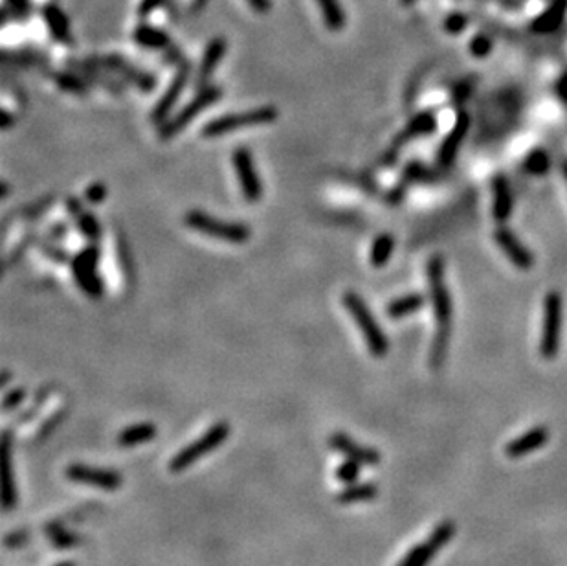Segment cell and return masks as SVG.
I'll list each match as a JSON object with an SVG mask.
<instances>
[{
    "label": "cell",
    "instance_id": "cell-1",
    "mask_svg": "<svg viewBox=\"0 0 567 566\" xmlns=\"http://www.w3.org/2000/svg\"><path fill=\"white\" fill-rule=\"evenodd\" d=\"M426 276H428V289H430L431 309H434L435 335L430 350V366L439 370L446 359V351L450 344V333H452V298L444 278V259L443 256L435 254L428 259L426 265Z\"/></svg>",
    "mask_w": 567,
    "mask_h": 566
},
{
    "label": "cell",
    "instance_id": "cell-2",
    "mask_svg": "<svg viewBox=\"0 0 567 566\" xmlns=\"http://www.w3.org/2000/svg\"><path fill=\"white\" fill-rule=\"evenodd\" d=\"M342 304L343 307L347 309V313L351 314V318L357 322L358 329H360L362 336H364V342H366L367 350L371 351L373 357L376 359H384L386 355L389 351V341L388 335L384 333V329L380 327L378 320L375 318L373 311L369 309V305L364 302L358 293L354 290H345L342 296Z\"/></svg>",
    "mask_w": 567,
    "mask_h": 566
},
{
    "label": "cell",
    "instance_id": "cell-3",
    "mask_svg": "<svg viewBox=\"0 0 567 566\" xmlns=\"http://www.w3.org/2000/svg\"><path fill=\"white\" fill-rule=\"evenodd\" d=\"M184 225L198 234L229 244H244L252 237V228L241 221H226L220 217L193 208L184 216Z\"/></svg>",
    "mask_w": 567,
    "mask_h": 566
},
{
    "label": "cell",
    "instance_id": "cell-4",
    "mask_svg": "<svg viewBox=\"0 0 567 566\" xmlns=\"http://www.w3.org/2000/svg\"><path fill=\"white\" fill-rule=\"evenodd\" d=\"M277 118H280V111L274 105H263L239 112H226V114H220L217 118H211L210 122L202 125L201 134L202 138L208 140L220 138V136H226V134L239 129H246V127L270 125L277 122Z\"/></svg>",
    "mask_w": 567,
    "mask_h": 566
},
{
    "label": "cell",
    "instance_id": "cell-5",
    "mask_svg": "<svg viewBox=\"0 0 567 566\" xmlns=\"http://www.w3.org/2000/svg\"><path fill=\"white\" fill-rule=\"evenodd\" d=\"M222 96H225V88L220 85L210 83L206 87L198 88L197 94L177 114L169 116V120H165L164 124L158 125V140L160 142H169L174 136H179L189 124L195 122L197 116H201L213 103L219 102Z\"/></svg>",
    "mask_w": 567,
    "mask_h": 566
},
{
    "label": "cell",
    "instance_id": "cell-6",
    "mask_svg": "<svg viewBox=\"0 0 567 566\" xmlns=\"http://www.w3.org/2000/svg\"><path fill=\"white\" fill-rule=\"evenodd\" d=\"M100 261L101 249L97 243H88L70 259V271L76 285L90 300H100L105 295V280L97 271Z\"/></svg>",
    "mask_w": 567,
    "mask_h": 566
},
{
    "label": "cell",
    "instance_id": "cell-7",
    "mask_svg": "<svg viewBox=\"0 0 567 566\" xmlns=\"http://www.w3.org/2000/svg\"><path fill=\"white\" fill-rule=\"evenodd\" d=\"M229 432H232V427H229V423H226V421H217L215 425H211L201 437H197L195 442H191L189 445L180 449V451L171 458L169 471L171 473H182V471H186L188 467H191L193 464H197L202 456L210 454V452H213L215 449H219V447L228 440Z\"/></svg>",
    "mask_w": 567,
    "mask_h": 566
},
{
    "label": "cell",
    "instance_id": "cell-8",
    "mask_svg": "<svg viewBox=\"0 0 567 566\" xmlns=\"http://www.w3.org/2000/svg\"><path fill=\"white\" fill-rule=\"evenodd\" d=\"M563 327V300L559 290L547 293L544 300V317H542L540 355L545 360H553L560 351Z\"/></svg>",
    "mask_w": 567,
    "mask_h": 566
},
{
    "label": "cell",
    "instance_id": "cell-9",
    "mask_svg": "<svg viewBox=\"0 0 567 566\" xmlns=\"http://www.w3.org/2000/svg\"><path fill=\"white\" fill-rule=\"evenodd\" d=\"M193 76V63L189 59H184L177 69H174V74L171 78L169 85L165 87L164 94L158 98L156 105L153 107L151 111V122L158 127V125L164 124L165 120H169L171 112L179 103L180 96L184 94L186 87L189 85Z\"/></svg>",
    "mask_w": 567,
    "mask_h": 566
},
{
    "label": "cell",
    "instance_id": "cell-10",
    "mask_svg": "<svg viewBox=\"0 0 567 566\" xmlns=\"http://www.w3.org/2000/svg\"><path fill=\"white\" fill-rule=\"evenodd\" d=\"M232 166H234L235 175H237L241 194H243L246 203H259L263 199V182L259 177V171L256 167L252 151L246 146H239L232 153Z\"/></svg>",
    "mask_w": 567,
    "mask_h": 566
},
{
    "label": "cell",
    "instance_id": "cell-11",
    "mask_svg": "<svg viewBox=\"0 0 567 566\" xmlns=\"http://www.w3.org/2000/svg\"><path fill=\"white\" fill-rule=\"evenodd\" d=\"M92 59L96 61L101 69L110 72V74H116L124 83L134 85V87L143 94L153 93L156 88V85H158V81H156V78L151 74V72H145V70L131 65L124 56H118V54H107V56H96L92 57Z\"/></svg>",
    "mask_w": 567,
    "mask_h": 566
},
{
    "label": "cell",
    "instance_id": "cell-12",
    "mask_svg": "<svg viewBox=\"0 0 567 566\" xmlns=\"http://www.w3.org/2000/svg\"><path fill=\"white\" fill-rule=\"evenodd\" d=\"M64 476L70 482L92 485V488L101 489V491H118L121 488V483H124V476H121L119 471L87 464H70L64 469Z\"/></svg>",
    "mask_w": 567,
    "mask_h": 566
},
{
    "label": "cell",
    "instance_id": "cell-13",
    "mask_svg": "<svg viewBox=\"0 0 567 566\" xmlns=\"http://www.w3.org/2000/svg\"><path fill=\"white\" fill-rule=\"evenodd\" d=\"M455 533V526L452 522H441L437 528L431 531V535L428 537V541H422V543L415 544V546L402 557V561L398 562L397 566H428L431 562L437 552H441L446 544H448L450 538L453 537Z\"/></svg>",
    "mask_w": 567,
    "mask_h": 566
},
{
    "label": "cell",
    "instance_id": "cell-14",
    "mask_svg": "<svg viewBox=\"0 0 567 566\" xmlns=\"http://www.w3.org/2000/svg\"><path fill=\"white\" fill-rule=\"evenodd\" d=\"M226 52H228V41L222 35H217V37L208 41L206 48L202 52L201 61H198L197 76H195V90L210 85L211 76L215 74V70L219 69V65L226 57Z\"/></svg>",
    "mask_w": 567,
    "mask_h": 566
},
{
    "label": "cell",
    "instance_id": "cell-15",
    "mask_svg": "<svg viewBox=\"0 0 567 566\" xmlns=\"http://www.w3.org/2000/svg\"><path fill=\"white\" fill-rule=\"evenodd\" d=\"M468 129H470V116L467 112H459L458 120H455L453 127L450 129V133L446 134V138L441 142V148L437 151V164L441 167L446 170L458 158L459 148H461L465 138H467Z\"/></svg>",
    "mask_w": 567,
    "mask_h": 566
},
{
    "label": "cell",
    "instance_id": "cell-16",
    "mask_svg": "<svg viewBox=\"0 0 567 566\" xmlns=\"http://www.w3.org/2000/svg\"><path fill=\"white\" fill-rule=\"evenodd\" d=\"M494 241L499 249L503 250V254L514 267L520 269V271H531L532 265H535V258L513 232L499 226L494 232Z\"/></svg>",
    "mask_w": 567,
    "mask_h": 566
},
{
    "label": "cell",
    "instance_id": "cell-17",
    "mask_svg": "<svg viewBox=\"0 0 567 566\" xmlns=\"http://www.w3.org/2000/svg\"><path fill=\"white\" fill-rule=\"evenodd\" d=\"M39 13H41L42 23H44L46 28H48L50 37L54 39L55 42H59V45H66V47H70L73 42V37L66 11H64L59 4H55V2H46L41 10H39Z\"/></svg>",
    "mask_w": 567,
    "mask_h": 566
},
{
    "label": "cell",
    "instance_id": "cell-18",
    "mask_svg": "<svg viewBox=\"0 0 567 566\" xmlns=\"http://www.w3.org/2000/svg\"><path fill=\"white\" fill-rule=\"evenodd\" d=\"M329 445L333 451L340 452L349 460H357L362 465H378L380 464V452L371 449V447H362L360 443L354 442L351 436L345 432H334L329 437Z\"/></svg>",
    "mask_w": 567,
    "mask_h": 566
},
{
    "label": "cell",
    "instance_id": "cell-19",
    "mask_svg": "<svg viewBox=\"0 0 567 566\" xmlns=\"http://www.w3.org/2000/svg\"><path fill=\"white\" fill-rule=\"evenodd\" d=\"M437 127V120H435V114L431 111H422L419 112L417 116H413L410 124L404 127L400 133L395 136L393 140V148L395 151H398V148H402L406 143L413 142L417 138H422V136H428L431 134Z\"/></svg>",
    "mask_w": 567,
    "mask_h": 566
},
{
    "label": "cell",
    "instance_id": "cell-20",
    "mask_svg": "<svg viewBox=\"0 0 567 566\" xmlns=\"http://www.w3.org/2000/svg\"><path fill=\"white\" fill-rule=\"evenodd\" d=\"M131 39L143 50L165 52L173 47V39L164 28L153 26L149 23H140L131 33Z\"/></svg>",
    "mask_w": 567,
    "mask_h": 566
},
{
    "label": "cell",
    "instance_id": "cell-21",
    "mask_svg": "<svg viewBox=\"0 0 567 566\" xmlns=\"http://www.w3.org/2000/svg\"><path fill=\"white\" fill-rule=\"evenodd\" d=\"M547 440H549L547 427H535L529 432L522 434V436L513 440V442H508L507 447H505V454L508 458H522V456L535 452L536 449L544 447L547 443Z\"/></svg>",
    "mask_w": 567,
    "mask_h": 566
},
{
    "label": "cell",
    "instance_id": "cell-22",
    "mask_svg": "<svg viewBox=\"0 0 567 566\" xmlns=\"http://www.w3.org/2000/svg\"><path fill=\"white\" fill-rule=\"evenodd\" d=\"M46 74L64 93L73 94V96L79 98L88 96V93H90V83L87 81V78L79 74V72H76V70H48Z\"/></svg>",
    "mask_w": 567,
    "mask_h": 566
},
{
    "label": "cell",
    "instance_id": "cell-23",
    "mask_svg": "<svg viewBox=\"0 0 567 566\" xmlns=\"http://www.w3.org/2000/svg\"><path fill=\"white\" fill-rule=\"evenodd\" d=\"M492 213L498 223L507 221L513 212V191L505 175H496L492 182Z\"/></svg>",
    "mask_w": 567,
    "mask_h": 566
},
{
    "label": "cell",
    "instance_id": "cell-24",
    "mask_svg": "<svg viewBox=\"0 0 567 566\" xmlns=\"http://www.w3.org/2000/svg\"><path fill=\"white\" fill-rule=\"evenodd\" d=\"M2 469H4V509L9 511L17 506V485L13 482V467H11V442L9 432L2 436Z\"/></svg>",
    "mask_w": 567,
    "mask_h": 566
},
{
    "label": "cell",
    "instance_id": "cell-25",
    "mask_svg": "<svg viewBox=\"0 0 567 566\" xmlns=\"http://www.w3.org/2000/svg\"><path fill=\"white\" fill-rule=\"evenodd\" d=\"M158 436V427L151 421H142V423H134L125 427L121 432L118 434V445L119 447H136L142 443L151 442Z\"/></svg>",
    "mask_w": 567,
    "mask_h": 566
},
{
    "label": "cell",
    "instance_id": "cell-26",
    "mask_svg": "<svg viewBox=\"0 0 567 566\" xmlns=\"http://www.w3.org/2000/svg\"><path fill=\"white\" fill-rule=\"evenodd\" d=\"M424 305V296L419 293H412V295H404L400 298L391 300L386 307V314L391 320H400V318L412 317V314L419 313Z\"/></svg>",
    "mask_w": 567,
    "mask_h": 566
},
{
    "label": "cell",
    "instance_id": "cell-27",
    "mask_svg": "<svg viewBox=\"0 0 567 566\" xmlns=\"http://www.w3.org/2000/svg\"><path fill=\"white\" fill-rule=\"evenodd\" d=\"M318 10L321 13V20L327 26L329 32L338 33L345 28L347 24V17L343 11V6L340 4V0H316Z\"/></svg>",
    "mask_w": 567,
    "mask_h": 566
},
{
    "label": "cell",
    "instance_id": "cell-28",
    "mask_svg": "<svg viewBox=\"0 0 567 566\" xmlns=\"http://www.w3.org/2000/svg\"><path fill=\"white\" fill-rule=\"evenodd\" d=\"M378 497V488L375 482H354L349 483L336 495L340 504H357V502H369Z\"/></svg>",
    "mask_w": 567,
    "mask_h": 566
},
{
    "label": "cell",
    "instance_id": "cell-29",
    "mask_svg": "<svg viewBox=\"0 0 567 566\" xmlns=\"http://www.w3.org/2000/svg\"><path fill=\"white\" fill-rule=\"evenodd\" d=\"M395 241L393 234L389 232H384V234H378L375 237V241L371 243V250H369V263L375 269H382L388 265V261L393 256L395 250Z\"/></svg>",
    "mask_w": 567,
    "mask_h": 566
},
{
    "label": "cell",
    "instance_id": "cell-30",
    "mask_svg": "<svg viewBox=\"0 0 567 566\" xmlns=\"http://www.w3.org/2000/svg\"><path fill=\"white\" fill-rule=\"evenodd\" d=\"M73 223L78 226L79 234H81L88 243H97V241L101 240L103 228H101V223L96 217V213H92L90 210H85V208H83L81 212L73 217Z\"/></svg>",
    "mask_w": 567,
    "mask_h": 566
},
{
    "label": "cell",
    "instance_id": "cell-31",
    "mask_svg": "<svg viewBox=\"0 0 567 566\" xmlns=\"http://www.w3.org/2000/svg\"><path fill=\"white\" fill-rule=\"evenodd\" d=\"M563 11H566V2H563V0H560V2H556V4H554L553 8H549V10L545 11V13L540 17V19L536 20V23H535L536 32H538V33L553 32V30L556 28V26H559L560 23H562Z\"/></svg>",
    "mask_w": 567,
    "mask_h": 566
},
{
    "label": "cell",
    "instance_id": "cell-32",
    "mask_svg": "<svg viewBox=\"0 0 567 566\" xmlns=\"http://www.w3.org/2000/svg\"><path fill=\"white\" fill-rule=\"evenodd\" d=\"M4 63H13V65H23V66H44L46 65V56H42L41 52L37 50H20V52H8L2 54Z\"/></svg>",
    "mask_w": 567,
    "mask_h": 566
},
{
    "label": "cell",
    "instance_id": "cell-33",
    "mask_svg": "<svg viewBox=\"0 0 567 566\" xmlns=\"http://www.w3.org/2000/svg\"><path fill=\"white\" fill-rule=\"evenodd\" d=\"M37 249H39V252L44 256L46 259H50V261L54 263H70V254L68 250L63 249L57 241H52V240H41L37 241Z\"/></svg>",
    "mask_w": 567,
    "mask_h": 566
},
{
    "label": "cell",
    "instance_id": "cell-34",
    "mask_svg": "<svg viewBox=\"0 0 567 566\" xmlns=\"http://www.w3.org/2000/svg\"><path fill=\"white\" fill-rule=\"evenodd\" d=\"M360 461L357 460H345L336 467L334 471V478L342 482L343 485H349V483L358 482V476H360Z\"/></svg>",
    "mask_w": 567,
    "mask_h": 566
},
{
    "label": "cell",
    "instance_id": "cell-35",
    "mask_svg": "<svg viewBox=\"0 0 567 566\" xmlns=\"http://www.w3.org/2000/svg\"><path fill=\"white\" fill-rule=\"evenodd\" d=\"M525 170L529 173H532V175H544L545 171L549 170V157H547V153L542 151V149L532 151L525 158Z\"/></svg>",
    "mask_w": 567,
    "mask_h": 566
},
{
    "label": "cell",
    "instance_id": "cell-36",
    "mask_svg": "<svg viewBox=\"0 0 567 566\" xmlns=\"http://www.w3.org/2000/svg\"><path fill=\"white\" fill-rule=\"evenodd\" d=\"M37 232H30V234H26L23 237V240L18 241V244H15L13 250H11V254L8 256V259H6V267H11L13 263L20 261L23 259L24 254L30 250V247H33V244H37Z\"/></svg>",
    "mask_w": 567,
    "mask_h": 566
},
{
    "label": "cell",
    "instance_id": "cell-37",
    "mask_svg": "<svg viewBox=\"0 0 567 566\" xmlns=\"http://www.w3.org/2000/svg\"><path fill=\"white\" fill-rule=\"evenodd\" d=\"M4 4L8 6L9 11H11V17L13 20H26L30 15H32L33 4L32 0H4Z\"/></svg>",
    "mask_w": 567,
    "mask_h": 566
},
{
    "label": "cell",
    "instance_id": "cell-38",
    "mask_svg": "<svg viewBox=\"0 0 567 566\" xmlns=\"http://www.w3.org/2000/svg\"><path fill=\"white\" fill-rule=\"evenodd\" d=\"M54 201H55L54 195H46V197L39 199V201H35L33 204H30V206L24 208L23 216L26 217V219H37V217H41L42 213H46L48 210H50V206L54 204Z\"/></svg>",
    "mask_w": 567,
    "mask_h": 566
},
{
    "label": "cell",
    "instance_id": "cell-39",
    "mask_svg": "<svg viewBox=\"0 0 567 566\" xmlns=\"http://www.w3.org/2000/svg\"><path fill=\"white\" fill-rule=\"evenodd\" d=\"M28 391L26 388H13L11 391H8L4 396V403H2V410L4 412H11V410L18 408L26 401Z\"/></svg>",
    "mask_w": 567,
    "mask_h": 566
},
{
    "label": "cell",
    "instance_id": "cell-40",
    "mask_svg": "<svg viewBox=\"0 0 567 566\" xmlns=\"http://www.w3.org/2000/svg\"><path fill=\"white\" fill-rule=\"evenodd\" d=\"M116 249H118V259L119 265H121V271H124L125 278L131 281V278H133V258H131V252L127 249V243L124 240H119V243H116Z\"/></svg>",
    "mask_w": 567,
    "mask_h": 566
},
{
    "label": "cell",
    "instance_id": "cell-41",
    "mask_svg": "<svg viewBox=\"0 0 567 566\" xmlns=\"http://www.w3.org/2000/svg\"><path fill=\"white\" fill-rule=\"evenodd\" d=\"M107 199V186L103 182H92L85 189V201L90 204H101Z\"/></svg>",
    "mask_w": 567,
    "mask_h": 566
},
{
    "label": "cell",
    "instance_id": "cell-42",
    "mask_svg": "<svg viewBox=\"0 0 567 566\" xmlns=\"http://www.w3.org/2000/svg\"><path fill=\"white\" fill-rule=\"evenodd\" d=\"M52 543L55 548H73L79 543V538L73 533H68L66 529H55L52 531Z\"/></svg>",
    "mask_w": 567,
    "mask_h": 566
},
{
    "label": "cell",
    "instance_id": "cell-43",
    "mask_svg": "<svg viewBox=\"0 0 567 566\" xmlns=\"http://www.w3.org/2000/svg\"><path fill=\"white\" fill-rule=\"evenodd\" d=\"M68 235V225L63 221L59 223H54V225L48 226V230H46V240H52V241H63L64 237Z\"/></svg>",
    "mask_w": 567,
    "mask_h": 566
},
{
    "label": "cell",
    "instance_id": "cell-44",
    "mask_svg": "<svg viewBox=\"0 0 567 566\" xmlns=\"http://www.w3.org/2000/svg\"><path fill=\"white\" fill-rule=\"evenodd\" d=\"M164 4L165 0H142L140 6H138V17H140V19H147V17L155 13L156 10H160Z\"/></svg>",
    "mask_w": 567,
    "mask_h": 566
},
{
    "label": "cell",
    "instance_id": "cell-45",
    "mask_svg": "<svg viewBox=\"0 0 567 566\" xmlns=\"http://www.w3.org/2000/svg\"><path fill=\"white\" fill-rule=\"evenodd\" d=\"M64 208H66V213H68L70 217H76L78 216L79 212H81L83 208V203H81V199H78V197H68L66 199V201H64Z\"/></svg>",
    "mask_w": 567,
    "mask_h": 566
},
{
    "label": "cell",
    "instance_id": "cell-46",
    "mask_svg": "<svg viewBox=\"0 0 567 566\" xmlns=\"http://www.w3.org/2000/svg\"><path fill=\"white\" fill-rule=\"evenodd\" d=\"M489 50H490V45L485 37H477L476 41L472 42V54H474V56L483 57L485 54H489Z\"/></svg>",
    "mask_w": 567,
    "mask_h": 566
},
{
    "label": "cell",
    "instance_id": "cell-47",
    "mask_svg": "<svg viewBox=\"0 0 567 566\" xmlns=\"http://www.w3.org/2000/svg\"><path fill=\"white\" fill-rule=\"evenodd\" d=\"M256 13H268L272 10V0H246Z\"/></svg>",
    "mask_w": 567,
    "mask_h": 566
},
{
    "label": "cell",
    "instance_id": "cell-48",
    "mask_svg": "<svg viewBox=\"0 0 567 566\" xmlns=\"http://www.w3.org/2000/svg\"><path fill=\"white\" fill-rule=\"evenodd\" d=\"M556 96H560V100L567 103V74H563L556 85Z\"/></svg>",
    "mask_w": 567,
    "mask_h": 566
},
{
    "label": "cell",
    "instance_id": "cell-49",
    "mask_svg": "<svg viewBox=\"0 0 567 566\" xmlns=\"http://www.w3.org/2000/svg\"><path fill=\"white\" fill-rule=\"evenodd\" d=\"M208 2H210V0H191V2H189L188 11H189V13H193V15L201 13V11L208 6Z\"/></svg>",
    "mask_w": 567,
    "mask_h": 566
},
{
    "label": "cell",
    "instance_id": "cell-50",
    "mask_svg": "<svg viewBox=\"0 0 567 566\" xmlns=\"http://www.w3.org/2000/svg\"><path fill=\"white\" fill-rule=\"evenodd\" d=\"M11 125H15L13 114H11L8 109H4V111H2V122H0V127H2V131H8Z\"/></svg>",
    "mask_w": 567,
    "mask_h": 566
},
{
    "label": "cell",
    "instance_id": "cell-51",
    "mask_svg": "<svg viewBox=\"0 0 567 566\" xmlns=\"http://www.w3.org/2000/svg\"><path fill=\"white\" fill-rule=\"evenodd\" d=\"M8 381H9V372H8V370H4V372H2V381H0V384H2V387H6V384H8Z\"/></svg>",
    "mask_w": 567,
    "mask_h": 566
},
{
    "label": "cell",
    "instance_id": "cell-52",
    "mask_svg": "<svg viewBox=\"0 0 567 566\" xmlns=\"http://www.w3.org/2000/svg\"><path fill=\"white\" fill-rule=\"evenodd\" d=\"M9 195V188H8V182L6 180H2V199H6Z\"/></svg>",
    "mask_w": 567,
    "mask_h": 566
},
{
    "label": "cell",
    "instance_id": "cell-53",
    "mask_svg": "<svg viewBox=\"0 0 567 566\" xmlns=\"http://www.w3.org/2000/svg\"><path fill=\"white\" fill-rule=\"evenodd\" d=\"M55 566H76V562H72V561H61V562H57V565Z\"/></svg>",
    "mask_w": 567,
    "mask_h": 566
},
{
    "label": "cell",
    "instance_id": "cell-54",
    "mask_svg": "<svg viewBox=\"0 0 567 566\" xmlns=\"http://www.w3.org/2000/svg\"><path fill=\"white\" fill-rule=\"evenodd\" d=\"M563 177H566V182H567V160H566V164H563Z\"/></svg>",
    "mask_w": 567,
    "mask_h": 566
},
{
    "label": "cell",
    "instance_id": "cell-55",
    "mask_svg": "<svg viewBox=\"0 0 567 566\" xmlns=\"http://www.w3.org/2000/svg\"><path fill=\"white\" fill-rule=\"evenodd\" d=\"M413 2H415V0H402L404 6H410V4H413Z\"/></svg>",
    "mask_w": 567,
    "mask_h": 566
}]
</instances>
